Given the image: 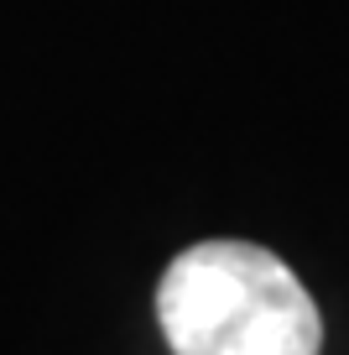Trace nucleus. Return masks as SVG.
Instances as JSON below:
<instances>
[{
	"label": "nucleus",
	"mask_w": 349,
	"mask_h": 355,
	"mask_svg": "<svg viewBox=\"0 0 349 355\" xmlns=\"http://www.w3.org/2000/svg\"><path fill=\"white\" fill-rule=\"evenodd\" d=\"M172 355H318L323 319L297 272L251 241L188 245L156 282Z\"/></svg>",
	"instance_id": "obj_1"
}]
</instances>
